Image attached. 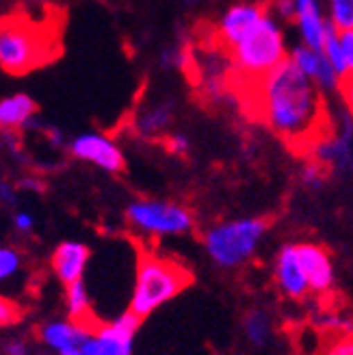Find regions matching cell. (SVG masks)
<instances>
[{
    "mask_svg": "<svg viewBox=\"0 0 353 355\" xmlns=\"http://www.w3.org/2000/svg\"><path fill=\"white\" fill-rule=\"evenodd\" d=\"M341 46H343V55L347 63V72L349 76H353V28L341 33Z\"/></svg>",
    "mask_w": 353,
    "mask_h": 355,
    "instance_id": "obj_27",
    "label": "cell"
},
{
    "mask_svg": "<svg viewBox=\"0 0 353 355\" xmlns=\"http://www.w3.org/2000/svg\"><path fill=\"white\" fill-rule=\"evenodd\" d=\"M306 76H310L316 87L323 89V92H336L341 87V78L334 72V67L329 65L327 57L323 55V50H312L308 46H295L291 57H289Z\"/></svg>",
    "mask_w": 353,
    "mask_h": 355,
    "instance_id": "obj_11",
    "label": "cell"
},
{
    "mask_svg": "<svg viewBox=\"0 0 353 355\" xmlns=\"http://www.w3.org/2000/svg\"><path fill=\"white\" fill-rule=\"evenodd\" d=\"M299 35H302L304 46L312 50H323V40H325V28L327 22L321 15L319 0H295V17Z\"/></svg>",
    "mask_w": 353,
    "mask_h": 355,
    "instance_id": "obj_15",
    "label": "cell"
},
{
    "mask_svg": "<svg viewBox=\"0 0 353 355\" xmlns=\"http://www.w3.org/2000/svg\"><path fill=\"white\" fill-rule=\"evenodd\" d=\"M319 355H353V331L338 334L336 338L323 347Z\"/></svg>",
    "mask_w": 353,
    "mask_h": 355,
    "instance_id": "obj_24",
    "label": "cell"
},
{
    "mask_svg": "<svg viewBox=\"0 0 353 355\" xmlns=\"http://www.w3.org/2000/svg\"><path fill=\"white\" fill-rule=\"evenodd\" d=\"M87 262H89V247L76 241H65L52 254V271L67 286L76 279H83Z\"/></svg>",
    "mask_w": 353,
    "mask_h": 355,
    "instance_id": "obj_14",
    "label": "cell"
},
{
    "mask_svg": "<svg viewBox=\"0 0 353 355\" xmlns=\"http://www.w3.org/2000/svg\"><path fill=\"white\" fill-rule=\"evenodd\" d=\"M59 57V40L52 26L22 15L0 17V67L11 76H24Z\"/></svg>",
    "mask_w": 353,
    "mask_h": 355,
    "instance_id": "obj_2",
    "label": "cell"
},
{
    "mask_svg": "<svg viewBox=\"0 0 353 355\" xmlns=\"http://www.w3.org/2000/svg\"><path fill=\"white\" fill-rule=\"evenodd\" d=\"M20 264H22L20 252L13 250V247H0V282L13 277L20 271Z\"/></svg>",
    "mask_w": 353,
    "mask_h": 355,
    "instance_id": "obj_23",
    "label": "cell"
},
{
    "mask_svg": "<svg viewBox=\"0 0 353 355\" xmlns=\"http://www.w3.org/2000/svg\"><path fill=\"white\" fill-rule=\"evenodd\" d=\"M267 230V219H236L217 223L204 234V247L213 262L223 269H234L256 254Z\"/></svg>",
    "mask_w": 353,
    "mask_h": 355,
    "instance_id": "obj_5",
    "label": "cell"
},
{
    "mask_svg": "<svg viewBox=\"0 0 353 355\" xmlns=\"http://www.w3.org/2000/svg\"><path fill=\"white\" fill-rule=\"evenodd\" d=\"M260 106L269 128L291 144L321 139V92L291 59L260 80Z\"/></svg>",
    "mask_w": 353,
    "mask_h": 355,
    "instance_id": "obj_1",
    "label": "cell"
},
{
    "mask_svg": "<svg viewBox=\"0 0 353 355\" xmlns=\"http://www.w3.org/2000/svg\"><path fill=\"white\" fill-rule=\"evenodd\" d=\"M243 331L254 347H264L271 338V318L264 310H250L243 318Z\"/></svg>",
    "mask_w": 353,
    "mask_h": 355,
    "instance_id": "obj_20",
    "label": "cell"
},
{
    "mask_svg": "<svg viewBox=\"0 0 353 355\" xmlns=\"http://www.w3.org/2000/svg\"><path fill=\"white\" fill-rule=\"evenodd\" d=\"M0 198H3L7 204H11L13 202V191H11V187H7V184L0 187Z\"/></svg>",
    "mask_w": 353,
    "mask_h": 355,
    "instance_id": "obj_33",
    "label": "cell"
},
{
    "mask_svg": "<svg viewBox=\"0 0 353 355\" xmlns=\"http://www.w3.org/2000/svg\"><path fill=\"white\" fill-rule=\"evenodd\" d=\"M264 9L262 5H254V3H236L227 9L221 20H219V40L225 44V46H234L243 35L250 31L260 17L264 15Z\"/></svg>",
    "mask_w": 353,
    "mask_h": 355,
    "instance_id": "obj_13",
    "label": "cell"
},
{
    "mask_svg": "<svg viewBox=\"0 0 353 355\" xmlns=\"http://www.w3.org/2000/svg\"><path fill=\"white\" fill-rule=\"evenodd\" d=\"M128 223L144 234L173 236L193 230V215L178 204L161 200H137L126 210Z\"/></svg>",
    "mask_w": 353,
    "mask_h": 355,
    "instance_id": "obj_6",
    "label": "cell"
},
{
    "mask_svg": "<svg viewBox=\"0 0 353 355\" xmlns=\"http://www.w3.org/2000/svg\"><path fill=\"white\" fill-rule=\"evenodd\" d=\"M59 355H83L78 349H65V351H61Z\"/></svg>",
    "mask_w": 353,
    "mask_h": 355,
    "instance_id": "obj_35",
    "label": "cell"
},
{
    "mask_svg": "<svg viewBox=\"0 0 353 355\" xmlns=\"http://www.w3.org/2000/svg\"><path fill=\"white\" fill-rule=\"evenodd\" d=\"M193 284V273L180 262L156 256L152 252H141L137 262V279L130 297V312L141 321L167 301L178 297Z\"/></svg>",
    "mask_w": 353,
    "mask_h": 355,
    "instance_id": "obj_3",
    "label": "cell"
},
{
    "mask_svg": "<svg viewBox=\"0 0 353 355\" xmlns=\"http://www.w3.org/2000/svg\"><path fill=\"white\" fill-rule=\"evenodd\" d=\"M167 148L171 150V152H175V154H187L189 152V148H191V144H189V139L187 137H182V135H173V137H169L167 139Z\"/></svg>",
    "mask_w": 353,
    "mask_h": 355,
    "instance_id": "obj_29",
    "label": "cell"
},
{
    "mask_svg": "<svg viewBox=\"0 0 353 355\" xmlns=\"http://www.w3.org/2000/svg\"><path fill=\"white\" fill-rule=\"evenodd\" d=\"M232 63L241 74L262 80L286 59V42L282 26L269 11L230 48Z\"/></svg>",
    "mask_w": 353,
    "mask_h": 355,
    "instance_id": "obj_4",
    "label": "cell"
},
{
    "mask_svg": "<svg viewBox=\"0 0 353 355\" xmlns=\"http://www.w3.org/2000/svg\"><path fill=\"white\" fill-rule=\"evenodd\" d=\"M171 117H173V109L169 104H156V106H150L144 113H141L135 121V128L139 135L144 137H154L158 132H163L169 123H171Z\"/></svg>",
    "mask_w": 353,
    "mask_h": 355,
    "instance_id": "obj_19",
    "label": "cell"
},
{
    "mask_svg": "<svg viewBox=\"0 0 353 355\" xmlns=\"http://www.w3.org/2000/svg\"><path fill=\"white\" fill-rule=\"evenodd\" d=\"M72 154L76 158H80V161L94 163V165L102 167L104 171H111V173H119V171H123V167H126L121 150L104 135H80V137H76L74 144H72Z\"/></svg>",
    "mask_w": 353,
    "mask_h": 355,
    "instance_id": "obj_9",
    "label": "cell"
},
{
    "mask_svg": "<svg viewBox=\"0 0 353 355\" xmlns=\"http://www.w3.org/2000/svg\"><path fill=\"white\" fill-rule=\"evenodd\" d=\"M275 277L282 293L291 299H304L310 291L308 277L297 256V245H284L275 260Z\"/></svg>",
    "mask_w": 353,
    "mask_h": 355,
    "instance_id": "obj_12",
    "label": "cell"
},
{
    "mask_svg": "<svg viewBox=\"0 0 353 355\" xmlns=\"http://www.w3.org/2000/svg\"><path fill=\"white\" fill-rule=\"evenodd\" d=\"M13 225L20 230V232H31V230H33V217L28 215V212H17V215L13 217Z\"/></svg>",
    "mask_w": 353,
    "mask_h": 355,
    "instance_id": "obj_31",
    "label": "cell"
},
{
    "mask_svg": "<svg viewBox=\"0 0 353 355\" xmlns=\"http://www.w3.org/2000/svg\"><path fill=\"white\" fill-rule=\"evenodd\" d=\"M0 349H3V355H28V345L22 338H9Z\"/></svg>",
    "mask_w": 353,
    "mask_h": 355,
    "instance_id": "obj_28",
    "label": "cell"
},
{
    "mask_svg": "<svg viewBox=\"0 0 353 355\" xmlns=\"http://www.w3.org/2000/svg\"><path fill=\"white\" fill-rule=\"evenodd\" d=\"M341 83H343V96H345V102H347V109L353 115V76H347Z\"/></svg>",
    "mask_w": 353,
    "mask_h": 355,
    "instance_id": "obj_32",
    "label": "cell"
},
{
    "mask_svg": "<svg viewBox=\"0 0 353 355\" xmlns=\"http://www.w3.org/2000/svg\"><path fill=\"white\" fill-rule=\"evenodd\" d=\"M20 187H22V189H37V191H42V189H44L37 180H24Z\"/></svg>",
    "mask_w": 353,
    "mask_h": 355,
    "instance_id": "obj_34",
    "label": "cell"
},
{
    "mask_svg": "<svg viewBox=\"0 0 353 355\" xmlns=\"http://www.w3.org/2000/svg\"><path fill=\"white\" fill-rule=\"evenodd\" d=\"M65 301H67V314H69V321L87 325V327H100V321L94 316L92 310V299L89 293H87V286L83 279H76L72 284L65 286Z\"/></svg>",
    "mask_w": 353,
    "mask_h": 355,
    "instance_id": "obj_18",
    "label": "cell"
},
{
    "mask_svg": "<svg viewBox=\"0 0 353 355\" xmlns=\"http://www.w3.org/2000/svg\"><path fill=\"white\" fill-rule=\"evenodd\" d=\"M37 334H40V340L44 345H48L50 349L61 353L65 349H78L92 334H96V329L80 325V323H74V321H69V323L57 321V323L42 325Z\"/></svg>",
    "mask_w": 353,
    "mask_h": 355,
    "instance_id": "obj_16",
    "label": "cell"
},
{
    "mask_svg": "<svg viewBox=\"0 0 353 355\" xmlns=\"http://www.w3.org/2000/svg\"><path fill=\"white\" fill-rule=\"evenodd\" d=\"M22 318V308L15 301L0 295V327H9Z\"/></svg>",
    "mask_w": 353,
    "mask_h": 355,
    "instance_id": "obj_25",
    "label": "cell"
},
{
    "mask_svg": "<svg viewBox=\"0 0 353 355\" xmlns=\"http://www.w3.org/2000/svg\"><path fill=\"white\" fill-rule=\"evenodd\" d=\"M329 24L341 33L353 28V0H329Z\"/></svg>",
    "mask_w": 353,
    "mask_h": 355,
    "instance_id": "obj_22",
    "label": "cell"
},
{
    "mask_svg": "<svg viewBox=\"0 0 353 355\" xmlns=\"http://www.w3.org/2000/svg\"><path fill=\"white\" fill-rule=\"evenodd\" d=\"M139 325L141 318L128 310L113 323H100L96 334H92L78 351L83 355H132V340Z\"/></svg>",
    "mask_w": 353,
    "mask_h": 355,
    "instance_id": "obj_7",
    "label": "cell"
},
{
    "mask_svg": "<svg viewBox=\"0 0 353 355\" xmlns=\"http://www.w3.org/2000/svg\"><path fill=\"white\" fill-rule=\"evenodd\" d=\"M275 9L282 17H284V20H293L295 17V0H277Z\"/></svg>",
    "mask_w": 353,
    "mask_h": 355,
    "instance_id": "obj_30",
    "label": "cell"
},
{
    "mask_svg": "<svg viewBox=\"0 0 353 355\" xmlns=\"http://www.w3.org/2000/svg\"><path fill=\"white\" fill-rule=\"evenodd\" d=\"M297 256L302 262V269L308 277V286L314 293H329L334 286V266L332 258L325 247L314 245V243H304L297 245Z\"/></svg>",
    "mask_w": 353,
    "mask_h": 355,
    "instance_id": "obj_10",
    "label": "cell"
},
{
    "mask_svg": "<svg viewBox=\"0 0 353 355\" xmlns=\"http://www.w3.org/2000/svg\"><path fill=\"white\" fill-rule=\"evenodd\" d=\"M323 55L327 57L329 65L334 67V72L338 74L341 80L349 76V72H347V63H345V55H343V46H341V35H338V31L334 28L329 22H327V28H325Z\"/></svg>",
    "mask_w": 353,
    "mask_h": 355,
    "instance_id": "obj_21",
    "label": "cell"
},
{
    "mask_svg": "<svg viewBox=\"0 0 353 355\" xmlns=\"http://www.w3.org/2000/svg\"><path fill=\"white\" fill-rule=\"evenodd\" d=\"M314 156L321 165H327L341 173L353 171V115L351 113L343 115V126L336 135L316 141Z\"/></svg>",
    "mask_w": 353,
    "mask_h": 355,
    "instance_id": "obj_8",
    "label": "cell"
},
{
    "mask_svg": "<svg viewBox=\"0 0 353 355\" xmlns=\"http://www.w3.org/2000/svg\"><path fill=\"white\" fill-rule=\"evenodd\" d=\"M37 111V104L26 94H15L0 100V130H17L26 126Z\"/></svg>",
    "mask_w": 353,
    "mask_h": 355,
    "instance_id": "obj_17",
    "label": "cell"
},
{
    "mask_svg": "<svg viewBox=\"0 0 353 355\" xmlns=\"http://www.w3.org/2000/svg\"><path fill=\"white\" fill-rule=\"evenodd\" d=\"M323 165L316 161V163H310V165H306L304 167V171H302V180H304V184L306 187H310V189H319L321 184H323Z\"/></svg>",
    "mask_w": 353,
    "mask_h": 355,
    "instance_id": "obj_26",
    "label": "cell"
}]
</instances>
